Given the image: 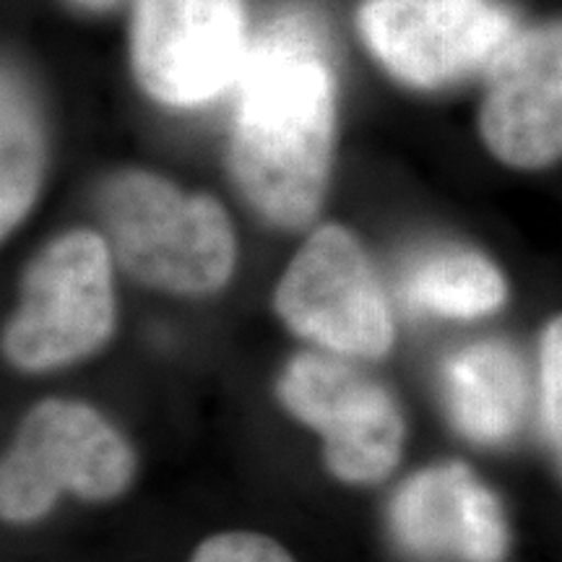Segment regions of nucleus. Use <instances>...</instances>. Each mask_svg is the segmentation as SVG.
<instances>
[{"label":"nucleus","mask_w":562,"mask_h":562,"mask_svg":"<svg viewBox=\"0 0 562 562\" xmlns=\"http://www.w3.org/2000/svg\"><path fill=\"white\" fill-rule=\"evenodd\" d=\"M232 89V178L271 224L305 227L326 193L336 131V76L318 24L279 16L250 40Z\"/></svg>","instance_id":"f257e3e1"},{"label":"nucleus","mask_w":562,"mask_h":562,"mask_svg":"<svg viewBox=\"0 0 562 562\" xmlns=\"http://www.w3.org/2000/svg\"><path fill=\"white\" fill-rule=\"evenodd\" d=\"M100 214L117 261L140 284L211 294L232 277L235 232L209 195H186L157 175L125 170L102 186Z\"/></svg>","instance_id":"f03ea898"},{"label":"nucleus","mask_w":562,"mask_h":562,"mask_svg":"<svg viewBox=\"0 0 562 562\" xmlns=\"http://www.w3.org/2000/svg\"><path fill=\"white\" fill-rule=\"evenodd\" d=\"M136 456L100 412L50 398L21 422L0 469V513L11 524L40 521L60 495L110 501L125 492Z\"/></svg>","instance_id":"7ed1b4c3"},{"label":"nucleus","mask_w":562,"mask_h":562,"mask_svg":"<svg viewBox=\"0 0 562 562\" xmlns=\"http://www.w3.org/2000/svg\"><path fill=\"white\" fill-rule=\"evenodd\" d=\"M115 328L110 248L94 232H68L34 258L21 281L3 351L19 370L66 368L94 355Z\"/></svg>","instance_id":"20e7f679"},{"label":"nucleus","mask_w":562,"mask_h":562,"mask_svg":"<svg viewBox=\"0 0 562 562\" xmlns=\"http://www.w3.org/2000/svg\"><path fill=\"white\" fill-rule=\"evenodd\" d=\"M357 21L381 66L414 89L487 74L521 30L501 0H362Z\"/></svg>","instance_id":"39448f33"},{"label":"nucleus","mask_w":562,"mask_h":562,"mask_svg":"<svg viewBox=\"0 0 562 562\" xmlns=\"http://www.w3.org/2000/svg\"><path fill=\"white\" fill-rule=\"evenodd\" d=\"M279 318L339 357L381 360L393 347V313L357 237L336 224L315 229L277 286Z\"/></svg>","instance_id":"423d86ee"},{"label":"nucleus","mask_w":562,"mask_h":562,"mask_svg":"<svg viewBox=\"0 0 562 562\" xmlns=\"http://www.w3.org/2000/svg\"><path fill=\"white\" fill-rule=\"evenodd\" d=\"M279 402L323 438L336 480L375 484L402 459L404 414L393 393L339 355H297L279 378Z\"/></svg>","instance_id":"0eeeda50"},{"label":"nucleus","mask_w":562,"mask_h":562,"mask_svg":"<svg viewBox=\"0 0 562 562\" xmlns=\"http://www.w3.org/2000/svg\"><path fill=\"white\" fill-rule=\"evenodd\" d=\"M248 47L243 0H133V74L161 104L199 108L232 89Z\"/></svg>","instance_id":"6e6552de"},{"label":"nucleus","mask_w":562,"mask_h":562,"mask_svg":"<svg viewBox=\"0 0 562 562\" xmlns=\"http://www.w3.org/2000/svg\"><path fill=\"white\" fill-rule=\"evenodd\" d=\"M484 81L480 133L513 170H544L562 159V21L521 26Z\"/></svg>","instance_id":"1a4fd4ad"},{"label":"nucleus","mask_w":562,"mask_h":562,"mask_svg":"<svg viewBox=\"0 0 562 562\" xmlns=\"http://www.w3.org/2000/svg\"><path fill=\"white\" fill-rule=\"evenodd\" d=\"M391 531L419 560L501 562L510 529L501 497L467 463L422 469L393 495Z\"/></svg>","instance_id":"9d476101"},{"label":"nucleus","mask_w":562,"mask_h":562,"mask_svg":"<svg viewBox=\"0 0 562 562\" xmlns=\"http://www.w3.org/2000/svg\"><path fill=\"white\" fill-rule=\"evenodd\" d=\"M442 396L463 438L503 446L521 430L529 404L521 357L505 341L469 344L442 368Z\"/></svg>","instance_id":"9b49d317"},{"label":"nucleus","mask_w":562,"mask_h":562,"mask_svg":"<svg viewBox=\"0 0 562 562\" xmlns=\"http://www.w3.org/2000/svg\"><path fill=\"white\" fill-rule=\"evenodd\" d=\"M404 300L417 313L474 321L501 311L508 300V281L482 252L442 248L412 266L404 279Z\"/></svg>","instance_id":"f8f14e48"},{"label":"nucleus","mask_w":562,"mask_h":562,"mask_svg":"<svg viewBox=\"0 0 562 562\" xmlns=\"http://www.w3.org/2000/svg\"><path fill=\"white\" fill-rule=\"evenodd\" d=\"M0 108V227L3 237H9L37 199L45 170V136L30 91L11 70L3 76Z\"/></svg>","instance_id":"ddd939ff"},{"label":"nucleus","mask_w":562,"mask_h":562,"mask_svg":"<svg viewBox=\"0 0 562 562\" xmlns=\"http://www.w3.org/2000/svg\"><path fill=\"white\" fill-rule=\"evenodd\" d=\"M539 419L562 482V315L547 323L539 339Z\"/></svg>","instance_id":"4468645a"},{"label":"nucleus","mask_w":562,"mask_h":562,"mask_svg":"<svg viewBox=\"0 0 562 562\" xmlns=\"http://www.w3.org/2000/svg\"><path fill=\"white\" fill-rule=\"evenodd\" d=\"M191 562H294V558L263 533L229 531L209 537Z\"/></svg>","instance_id":"2eb2a0df"},{"label":"nucleus","mask_w":562,"mask_h":562,"mask_svg":"<svg viewBox=\"0 0 562 562\" xmlns=\"http://www.w3.org/2000/svg\"><path fill=\"white\" fill-rule=\"evenodd\" d=\"M83 5H91V9H102V5H110L112 0H79Z\"/></svg>","instance_id":"dca6fc26"}]
</instances>
